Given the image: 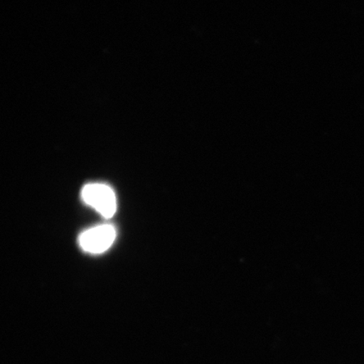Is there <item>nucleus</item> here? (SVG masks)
I'll return each mask as SVG.
<instances>
[{"mask_svg":"<svg viewBox=\"0 0 364 364\" xmlns=\"http://www.w3.org/2000/svg\"><path fill=\"white\" fill-rule=\"evenodd\" d=\"M82 198L105 218H112L117 211L116 195L110 186L93 183L84 186Z\"/></svg>","mask_w":364,"mask_h":364,"instance_id":"1","label":"nucleus"},{"mask_svg":"<svg viewBox=\"0 0 364 364\" xmlns=\"http://www.w3.org/2000/svg\"><path fill=\"white\" fill-rule=\"evenodd\" d=\"M116 235L115 228L112 225H100L83 232L80 236L79 242L85 252L101 254L112 247Z\"/></svg>","mask_w":364,"mask_h":364,"instance_id":"2","label":"nucleus"}]
</instances>
